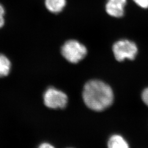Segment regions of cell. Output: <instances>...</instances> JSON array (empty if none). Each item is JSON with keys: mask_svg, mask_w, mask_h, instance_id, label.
I'll return each instance as SVG.
<instances>
[{"mask_svg": "<svg viewBox=\"0 0 148 148\" xmlns=\"http://www.w3.org/2000/svg\"><path fill=\"white\" fill-rule=\"evenodd\" d=\"M12 70V63L10 58L5 54L0 53V79L10 75Z\"/></svg>", "mask_w": 148, "mask_h": 148, "instance_id": "7", "label": "cell"}, {"mask_svg": "<svg viewBox=\"0 0 148 148\" xmlns=\"http://www.w3.org/2000/svg\"><path fill=\"white\" fill-rule=\"evenodd\" d=\"M66 2V0H44V5L49 13L56 15L63 11Z\"/></svg>", "mask_w": 148, "mask_h": 148, "instance_id": "6", "label": "cell"}, {"mask_svg": "<svg viewBox=\"0 0 148 148\" xmlns=\"http://www.w3.org/2000/svg\"><path fill=\"white\" fill-rule=\"evenodd\" d=\"M37 148H56L52 144L47 142H44L40 144Z\"/></svg>", "mask_w": 148, "mask_h": 148, "instance_id": "12", "label": "cell"}, {"mask_svg": "<svg viewBox=\"0 0 148 148\" xmlns=\"http://www.w3.org/2000/svg\"><path fill=\"white\" fill-rule=\"evenodd\" d=\"M60 53L64 58L69 63L77 64L86 57L87 54V49L79 41L70 39L61 46Z\"/></svg>", "mask_w": 148, "mask_h": 148, "instance_id": "2", "label": "cell"}, {"mask_svg": "<svg viewBox=\"0 0 148 148\" xmlns=\"http://www.w3.org/2000/svg\"></svg>", "mask_w": 148, "mask_h": 148, "instance_id": "13", "label": "cell"}, {"mask_svg": "<svg viewBox=\"0 0 148 148\" xmlns=\"http://www.w3.org/2000/svg\"><path fill=\"white\" fill-rule=\"evenodd\" d=\"M112 51L117 61L133 60L137 56L138 48L136 43L128 39H121L112 45Z\"/></svg>", "mask_w": 148, "mask_h": 148, "instance_id": "3", "label": "cell"}, {"mask_svg": "<svg viewBox=\"0 0 148 148\" xmlns=\"http://www.w3.org/2000/svg\"><path fill=\"white\" fill-rule=\"evenodd\" d=\"M82 98L90 109L101 111L112 105L114 95L111 87L106 82L99 79H91L84 86Z\"/></svg>", "mask_w": 148, "mask_h": 148, "instance_id": "1", "label": "cell"}, {"mask_svg": "<svg viewBox=\"0 0 148 148\" xmlns=\"http://www.w3.org/2000/svg\"><path fill=\"white\" fill-rule=\"evenodd\" d=\"M108 148H130L126 139L119 134H114L109 138Z\"/></svg>", "mask_w": 148, "mask_h": 148, "instance_id": "8", "label": "cell"}, {"mask_svg": "<svg viewBox=\"0 0 148 148\" xmlns=\"http://www.w3.org/2000/svg\"><path fill=\"white\" fill-rule=\"evenodd\" d=\"M142 99L144 103L148 106V87L143 90L142 93Z\"/></svg>", "mask_w": 148, "mask_h": 148, "instance_id": "11", "label": "cell"}, {"mask_svg": "<svg viewBox=\"0 0 148 148\" xmlns=\"http://www.w3.org/2000/svg\"><path fill=\"white\" fill-rule=\"evenodd\" d=\"M5 7L0 2V29L4 27L5 23Z\"/></svg>", "mask_w": 148, "mask_h": 148, "instance_id": "9", "label": "cell"}, {"mask_svg": "<svg viewBox=\"0 0 148 148\" xmlns=\"http://www.w3.org/2000/svg\"><path fill=\"white\" fill-rule=\"evenodd\" d=\"M139 7L143 9L148 8V0H133Z\"/></svg>", "mask_w": 148, "mask_h": 148, "instance_id": "10", "label": "cell"}, {"mask_svg": "<svg viewBox=\"0 0 148 148\" xmlns=\"http://www.w3.org/2000/svg\"><path fill=\"white\" fill-rule=\"evenodd\" d=\"M43 101L45 106L49 109H62L67 106L68 97L62 90L49 87L43 95Z\"/></svg>", "mask_w": 148, "mask_h": 148, "instance_id": "4", "label": "cell"}, {"mask_svg": "<svg viewBox=\"0 0 148 148\" xmlns=\"http://www.w3.org/2000/svg\"><path fill=\"white\" fill-rule=\"evenodd\" d=\"M127 0H107L106 11L109 16L120 18L125 14Z\"/></svg>", "mask_w": 148, "mask_h": 148, "instance_id": "5", "label": "cell"}]
</instances>
